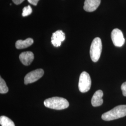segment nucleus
Instances as JSON below:
<instances>
[{
	"mask_svg": "<svg viewBox=\"0 0 126 126\" xmlns=\"http://www.w3.org/2000/svg\"><path fill=\"white\" fill-rule=\"evenodd\" d=\"M44 105L48 108L55 110H62L67 108L69 103L67 99L59 97H54L45 99Z\"/></svg>",
	"mask_w": 126,
	"mask_h": 126,
	"instance_id": "nucleus-2",
	"label": "nucleus"
},
{
	"mask_svg": "<svg viewBox=\"0 0 126 126\" xmlns=\"http://www.w3.org/2000/svg\"><path fill=\"white\" fill-rule=\"evenodd\" d=\"M92 81L89 74L86 72H82L79 77V88L80 92L85 93L90 90Z\"/></svg>",
	"mask_w": 126,
	"mask_h": 126,
	"instance_id": "nucleus-4",
	"label": "nucleus"
},
{
	"mask_svg": "<svg viewBox=\"0 0 126 126\" xmlns=\"http://www.w3.org/2000/svg\"><path fill=\"white\" fill-rule=\"evenodd\" d=\"M100 2L101 0H85L84 9L86 12H93L99 7Z\"/></svg>",
	"mask_w": 126,
	"mask_h": 126,
	"instance_id": "nucleus-8",
	"label": "nucleus"
},
{
	"mask_svg": "<svg viewBox=\"0 0 126 126\" xmlns=\"http://www.w3.org/2000/svg\"><path fill=\"white\" fill-rule=\"evenodd\" d=\"M65 39V34L63 31L59 30L52 34L51 38V42L54 46L58 47L61 45V43Z\"/></svg>",
	"mask_w": 126,
	"mask_h": 126,
	"instance_id": "nucleus-7",
	"label": "nucleus"
},
{
	"mask_svg": "<svg viewBox=\"0 0 126 126\" xmlns=\"http://www.w3.org/2000/svg\"><path fill=\"white\" fill-rule=\"evenodd\" d=\"M121 89L123 96L126 97V82L123 83L121 86Z\"/></svg>",
	"mask_w": 126,
	"mask_h": 126,
	"instance_id": "nucleus-15",
	"label": "nucleus"
},
{
	"mask_svg": "<svg viewBox=\"0 0 126 126\" xmlns=\"http://www.w3.org/2000/svg\"><path fill=\"white\" fill-rule=\"evenodd\" d=\"M24 0H12L15 4L19 5L22 3Z\"/></svg>",
	"mask_w": 126,
	"mask_h": 126,
	"instance_id": "nucleus-17",
	"label": "nucleus"
},
{
	"mask_svg": "<svg viewBox=\"0 0 126 126\" xmlns=\"http://www.w3.org/2000/svg\"><path fill=\"white\" fill-rule=\"evenodd\" d=\"M103 96V93L101 90H97L93 95L92 100L91 103L93 106L96 107L101 106L103 103V100L102 97Z\"/></svg>",
	"mask_w": 126,
	"mask_h": 126,
	"instance_id": "nucleus-10",
	"label": "nucleus"
},
{
	"mask_svg": "<svg viewBox=\"0 0 126 126\" xmlns=\"http://www.w3.org/2000/svg\"><path fill=\"white\" fill-rule=\"evenodd\" d=\"M126 116V105H119L102 115V119L105 121H110Z\"/></svg>",
	"mask_w": 126,
	"mask_h": 126,
	"instance_id": "nucleus-1",
	"label": "nucleus"
},
{
	"mask_svg": "<svg viewBox=\"0 0 126 126\" xmlns=\"http://www.w3.org/2000/svg\"><path fill=\"white\" fill-rule=\"evenodd\" d=\"M39 0H28V2L32 4L34 6H36L37 4V3L38 2Z\"/></svg>",
	"mask_w": 126,
	"mask_h": 126,
	"instance_id": "nucleus-16",
	"label": "nucleus"
},
{
	"mask_svg": "<svg viewBox=\"0 0 126 126\" xmlns=\"http://www.w3.org/2000/svg\"><path fill=\"white\" fill-rule=\"evenodd\" d=\"M32 12V9L31 6L28 5V6L25 7L23 9L22 16L23 17H25L31 15Z\"/></svg>",
	"mask_w": 126,
	"mask_h": 126,
	"instance_id": "nucleus-14",
	"label": "nucleus"
},
{
	"mask_svg": "<svg viewBox=\"0 0 126 126\" xmlns=\"http://www.w3.org/2000/svg\"><path fill=\"white\" fill-rule=\"evenodd\" d=\"M0 124L1 126H15L14 122L5 116L0 117Z\"/></svg>",
	"mask_w": 126,
	"mask_h": 126,
	"instance_id": "nucleus-12",
	"label": "nucleus"
},
{
	"mask_svg": "<svg viewBox=\"0 0 126 126\" xmlns=\"http://www.w3.org/2000/svg\"><path fill=\"white\" fill-rule=\"evenodd\" d=\"M44 74V71L42 69H38L28 73L24 78V84L27 85L36 82L40 79Z\"/></svg>",
	"mask_w": 126,
	"mask_h": 126,
	"instance_id": "nucleus-5",
	"label": "nucleus"
},
{
	"mask_svg": "<svg viewBox=\"0 0 126 126\" xmlns=\"http://www.w3.org/2000/svg\"><path fill=\"white\" fill-rule=\"evenodd\" d=\"M9 91V88L3 79L0 78V93L1 94H6Z\"/></svg>",
	"mask_w": 126,
	"mask_h": 126,
	"instance_id": "nucleus-13",
	"label": "nucleus"
},
{
	"mask_svg": "<svg viewBox=\"0 0 126 126\" xmlns=\"http://www.w3.org/2000/svg\"><path fill=\"white\" fill-rule=\"evenodd\" d=\"M111 39L114 46L119 47L122 46L125 42L122 32L118 29L113 30L111 33Z\"/></svg>",
	"mask_w": 126,
	"mask_h": 126,
	"instance_id": "nucleus-6",
	"label": "nucleus"
},
{
	"mask_svg": "<svg viewBox=\"0 0 126 126\" xmlns=\"http://www.w3.org/2000/svg\"><path fill=\"white\" fill-rule=\"evenodd\" d=\"M102 50V44L101 39L96 37L93 41L91 45L90 54L91 59L94 62H97L100 57Z\"/></svg>",
	"mask_w": 126,
	"mask_h": 126,
	"instance_id": "nucleus-3",
	"label": "nucleus"
},
{
	"mask_svg": "<svg viewBox=\"0 0 126 126\" xmlns=\"http://www.w3.org/2000/svg\"><path fill=\"white\" fill-rule=\"evenodd\" d=\"M34 59V55L31 51H25L21 53L19 59L21 62L24 65H29L33 62Z\"/></svg>",
	"mask_w": 126,
	"mask_h": 126,
	"instance_id": "nucleus-9",
	"label": "nucleus"
},
{
	"mask_svg": "<svg viewBox=\"0 0 126 126\" xmlns=\"http://www.w3.org/2000/svg\"><path fill=\"white\" fill-rule=\"evenodd\" d=\"M33 43V39L31 38H28L24 40H19L16 42V47L17 49H24L31 46Z\"/></svg>",
	"mask_w": 126,
	"mask_h": 126,
	"instance_id": "nucleus-11",
	"label": "nucleus"
}]
</instances>
